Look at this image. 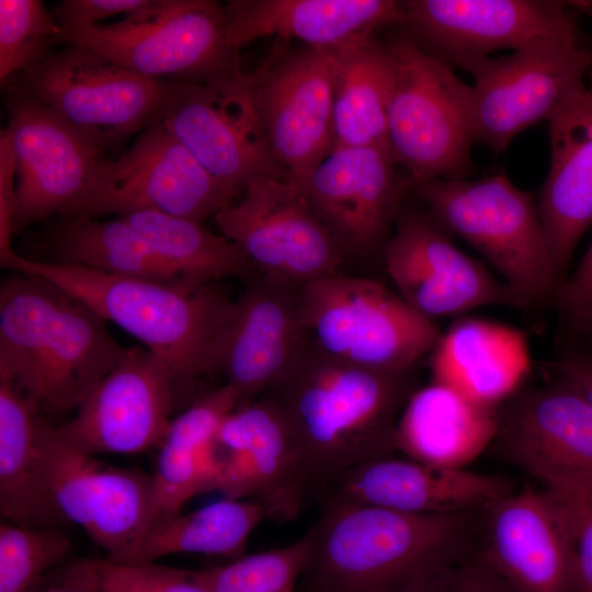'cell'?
I'll use <instances>...</instances> for the list:
<instances>
[{"instance_id":"7a4b0ae2","label":"cell","mask_w":592,"mask_h":592,"mask_svg":"<svg viewBox=\"0 0 592 592\" xmlns=\"http://www.w3.org/2000/svg\"><path fill=\"white\" fill-rule=\"evenodd\" d=\"M482 508L409 514L321 503L305 533L307 557L294 592H409L443 561L474 545Z\"/></svg>"},{"instance_id":"52a82bcc","label":"cell","mask_w":592,"mask_h":592,"mask_svg":"<svg viewBox=\"0 0 592 592\" xmlns=\"http://www.w3.org/2000/svg\"><path fill=\"white\" fill-rule=\"evenodd\" d=\"M307 345L360 367L408 373L432 352L435 323L384 285L341 273L300 289Z\"/></svg>"},{"instance_id":"bcb514c9","label":"cell","mask_w":592,"mask_h":592,"mask_svg":"<svg viewBox=\"0 0 592 592\" xmlns=\"http://www.w3.org/2000/svg\"><path fill=\"white\" fill-rule=\"evenodd\" d=\"M577 333H584L592 341V307L582 320Z\"/></svg>"},{"instance_id":"30bf717a","label":"cell","mask_w":592,"mask_h":592,"mask_svg":"<svg viewBox=\"0 0 592 592\" xmlns=\"http://www.w3.org/2000/svg\"><path fill=\"white\" fill-rule=\"evenodd\" d=\"M458 68L474 79V141L500 153L522 130L547 121L585 88V77L592 69V45L582 34L548 37L508 56L468 59Z\"/></svg>"},{"instance_id":"9a60e30c","label":"cell","mask_w":592,"mask_h":592,"mask_svg":"<svg viewBox=\"0 0 592 592\" xmlns=\"http://www.w3.org/2000/svg\"><path fill=\"white\" fill-rule=\"evenodd\" d=\"M1 84L15 162L18 234L50 217L71 216L106 149L12 82Z\"/></svg>"},{"instance_id":"c3c4849f","label":"cell","mask_w":592,"mask_h":592,"mask_svg":"<svg viewBox=\"0 0 592 592\" xmlns=\"http://www.w3.org/2000/svg\"><path fill=\"white\" fill-rule=\"evenodd\" d=\"M592 3V1H590Z\"/></svg>"},{"instance_id":"83f0119b","label":"cell","mask_w":592,"mask_h":592,"mask_svg":"<svg viewBox=\"0 0 592 592\" xmlns=\"http://www.w3.org/2000/svg\"><path fill=\"white\" fill-rule=\"evenodd\" d=\"M530 366L525 334L481 318L456 320L432 351L433 382L490 409L516 394Z\"/></svg>"},{"instance_id":"d6986e66","label":"cell","mask_w":592,"mask_h":592,"mask_svg":"<svg viewBox=\"0 0 592 592\" xmlns=\"http://www.w3.org/2000/svg\"><path fill=\"white\" fill-rule=\"evenodd\" d=\"M179 394L175 376L163 360L147 349H127L87 394L72 419L56 429L92 455L144 452L162 444Z\"/></svg>"},{"instance_id":"7bdbcfd3","label":"cell","mask_w":592,"mask_h":592,"mask_svg":"<svg viewBox=\"0 0 592 592\" xmlns=\"http://www.w3.org/2000/svg\"><path fill=\"white\" fill-rule=\"evenodd\" d=\"M15 162L9 136L0 132V257L13 251L11 238L15 217Z\"/></svg>"},{"instance_id":"d6a6232c","label":"cell","mask_w":592,"mask_h":592,"mask_svg":"<svg viewBox=\"0 0 592 592\" xmlns=\"http://www.w3.org/2000/svg\"><path fill=\"white\" fill-rule=\"evenodd\" d=\"M266 517L253 499H230L201 509L158 519L128 551L107 558L118 563H148L174 554H203L237 559Z\"/></svg>"},{"instance_id":"3957f363","label":"cell","mask_w":592,"mask_h":592,"mask_svg":"<svg viewBox=\"0 0 592 592\" xmlns=\"http://www.w3.org/2000/svg\"><path fill=\"white\" fill-rule=\"evenodd\" d=\"M0 263L49 282L141 341L170 366L181 394H189L201 376L218 372L235 300L216 283L113 275L14 250Z\"/></svg>"},{"instance_id":"d590c367","label":"cell","mask_w":592,"mask_h":592,"mask_svg":"<svg viewBox=\"0 0 592 592\" xmlns=\"http://www.w3.org/2000/svg\"><path fill=\"white\" fill-rule=\"evenodd\" d=\"M65 573L89 592H210L206 570H185L156 562L118 563L81 559Z\"/></svg>"},{"instance_id":"f546056e","label":"cell","mask_w":592,"mask_h":592,"mask_svg":"<svg viewBox=\"0 0 592 592\" xmlns=\"http://www.w3.org/2000/svg\"><path fill=\"white\" fill-rule=\"evenodd\" d=\"M41 412L19 389L0 382V511L12 524L66 523L45 483L38 444Z\"/></svg>"},{"instance_id":"6da1fadb","label":"cell","mask_w":592,"mask_h":592,"mask_svg":"<svg viewBox=\"0 0 592 592\" xmlns=\"http://www.w3.org/2000/svg\"><path fill=\"white\" fill-rule=\"evenodd\" d=\"M409 373L360 367L307 345L264 394L291 422L310 499L344 473L396 451L397 421L413 392Z\"/></svg>"},{"instance_id":"e0dca14e","label":"cell","mask_w":592,"mask_h":592,"mask_svg":"<svg viewBox=\"0 0 592 592\" xmlns=\"http://www.w3.org/2000/svg\"><path fill=\"white\" fill-rule=\"evenodd\" d=\"M217 490L260 502L266 517L288 522L310 499L305 463L291 422L271 396L236 408L214 444Z\"/></svg>"},{"instance_id":"ba28073f","label":"cell","mask_w":592,"mask_h":592,"mask_svg":"<svg viewBox=\"0 0 592 592\" xmlns=\"http://www.w3.org/2000/svg\"><path fill=\"white\" fill-rule=\"evenodd\" d=\"M224 4L214 0H150L117 22L64 37L148 79L200 82L240 68L226 38Z\"/></svg>"},{"instance_id":"8fae6325","label":"cell","mask_w":592,"mask_h":592,"mask_svg":"<svg viewBox=\"0 0 592 592\" xmlns=\"http://www.w3.org/2000/svg\"><path fill=\"white\" fill-rule=\"evenodd\" d=\"M214 218L260 275L301 286L340 273L344 251L288 173L250 179Z\"/></svg>"},{"instance_id":"484cf974","label":"cell","mask_w":592,"mask_h":592,"mask_svg":"<svg viewBox=\"0 0 592 592\" xmlns=\"http://www.w3.org/2000/svg\"><path fill=\"white\" fill-rule=\"evenodd\" d=\"M550 163L537 207L562 284L592 225V69L585 88L548 118Z\"/></svg>"},{"instance_id":"4dcf8cb0","label":"cell","mask_w":592,"mask_h":592,"mask_svg":"<svg viewBox=\"0 0 592 592\" xmlns=\"http://www.w3.org/2000/svg\"><path fill=\"white\" fill-rule=\"evenodd\" d=\"M46 261L157 281L181 277L121 218L56 217L32 241Z\"/></svg>"},{"instance_id":"e575fe53","label":"cell","mask_w":592,"mask_h":592,"mask_svg":"<svg viewBox=\"0 0 592 592\" xmlns=\"http://www.w3.org/2000/svg\"><path fill=\"white\" fill-rule=\"evenodd\" d=\"M71 551L58 526L0 525V592H27L59 567Z\"/></svg>"},{"instance_id":"ffe728a7","label":"cell","mask_w":592,"mask_h":592,"mask_svg":"<svg viewBox=\"0 0 592 592\" xmlns=\"http://www.w3.org/2000/svg\"><path fill=\"white\" fill-rule=\"evenodd\" d=\"M384 258L399 296L431 320L486 305L519 307L509 286L457 248L425 210L399 213Z\"/></svg>"},{"instance_id":"f35d334b","label":"cell","mask_w":592,"mask_h":592,"mask_svg":"<svg viewBox=\"0 0 592 592\" xmlns=\"http://www.w3.org/2000/svg\"><path fill=\"white\" fill-rule=\"evenodd\" d=\"M542 482L574 548L578 592H592V476L566 475Z\"/></svg>"},{"instance_id":"74e56055","label":"cell","mask_w":592,"mask_h":592,"mask_svg":"<svg viewBox=\"0 0 592 592\" xmlns=\"http://www.w3.org/2000/svg\"><path fill=\"white\" fill-rule=\"evenodd\" d=\"M307 550L305 534L286 546L206 569L210 592H294Z\"/></svg>"},{"instance_id":"5bb4252c","label":"cell","mask_w":592,"mask_h":592,"mask_svg":"<svg viewBox=\"0 0 592 592\" xmlns=\"http://www.w3.org/2000/svg\"><path fill=\"white\" fill-rule=\"evenodd\" d=\"M234 198L259 174L287 173L274 160L241 67L200 82H177L159 117Z\"/></svg>"},{"instance_id":"836d02e7","label":"cell","mask_w":592,"mask_h":592,"mask_svg":"<svg viewBox=\"0 0 592 592\" xmlns=\"http://www.w3.org/2000/svg\"><path fill=\"white\" fill-rule=\"evenodd\" d=\"M181 277L216 283L226 277L248 282L259 275L240 248L202 221L156 210L119 215Z\"/></svg>"},{"instance_id":"7dc6e473","label":"cell","mask_w":592,"mask_h":592,"mask_svg":"<svg viewBox=\"0 0 592 592\" xmlns=\"http://www.w3.org/2000/svg\"><path fill=\"white\" fill-rule=\"evenodd\" d=\"M568 4L587 14L592 20V3L590 1H569Z\"/></svg>"},{"instance_id":"ac0fdd59","label":"cell","mask_w":592,"mask_h":592,"mask_svg":"<svg viewBox=\"0 0 592 592\" xmlns=\"http://www.w3.org/2000/svg\"><path fill=\"white\" fill-rule=\"evenodd\" d=\"M401 4L403 31L451 68L496 50L514 52L543 38L582 34L562 1L409 0Z\"/></svg>"},{"instance_id":"d4e9b609","label":"cell","mask_w":592,"mask_h":592,"mask_svg":"<svg viewBox=\"0 0 592 592\" xmlns=\"http://www.w3.org/2000/svg\"><path fill=\"white\" fill-rule=\"evenodd\" d=\"M512 489V482L501 476L387 456L344 473L318 500L409 514H444L483 508Z\"/></svg>"},{"instance_id":"b9f144b4","label":"cell","mask_w":592,"mask_h":592,"mask_svg":"<svg viewBox=\"0 0 592 592\" xmlns=\"http://www.w3.org/2000/svg\"><path fill=\"white\" fill-rule=\"evenodd\" d=\"M569 333H576L592 307V241L573 275L566 280L557 295Z\"/></svg>"},{"instance_id":"4316f807","label":"cell","mask_w":592,"mask_h":592,"mask_svg":"<svg viewBox=\"0 0 592 592\" xmlns=\"http://www.w3.org/2000/svg\"><path fill=\"white\" fill-rule=\"evenodd\" d=\"M224 7L227 43L238 52L267 36L333 50L403 22L401 1L392 0H228Z\"/></svg>"},{"instance_id":"7402d4cb","label":"cell","mask_w":592,"mask_h":592,"mask_svg":"<svg viewBox=\"0 0 592 592\" xmlns=\"http://www.w3.org/2000/svg\"><path fill=\"white\" fill-rule=\"evenodd\" d=\"M479 548L515 592H578L571 538L544 490L525 487L486 504Z\"/></svg>"},{"instance_id":"cb8c5ba5","label":"cell","mask_w":592,"mask_h":592,"mask_svg":"<svg viewBox=\"0 0 592 592\" xmlns=\"http://www.w3.org/2000/svg\"><path fill=\"white\" fill-rule=\"evenodd\" d=\"M497 446L540 481L592 476V408L565 377L514 395L499 414Z\"/></svg>"},{"instance_id":"2e32d148","label":"cell","mask_w":592,"mask_h":592,"mask_svg":"<svg viewBox=\"0 0 592 592\" xmlns=\"http://www.w3.org/2000/svg\"><path fill=\"white\" fill-rule=\"evenodd\" d=\"M334 56L306 46L277 47L248 72L275 162L298 183L335 147Z\"/></svg>"},{"instance_id":"60d3db41","label":"cell","mask_w":592,"mask_h":592,"mask_svg":"<svg viewBox=\"0 0 592 592\" xmlns=\"http://www.w3.org/2000/svg\"><path fill=\"white\" fill-rule=\"evenodd\" d=\"M149 3L150 0H64L50 12L61 31L57 44L64 37L102 24L107 18L126 16Z\"/></svg>"},{"instance_id":"7c38bea8","label":"cell","mask_w":592,"mask_h":592,"mask_svg":"<svg viewBox=\"0 0 592 592\" xmlns=\"http://www.w3.org/2000/svg\"><path fill=\"white\" fill-rule=\"evenodd\" d=\"M38 444L48 493L65 522L80 526L107 558L141 540L157 520L152 475L99 460L42 415Z\"/></svg>"},{"instance_id":"4fadbf2b","label":"cell","mask_w":592,"mask_h":592,"mask_svg":"<svg viewBox=\"0 0 592 592\" xmlns=\"http://www.w3.org/2000/svg\"><path fill=\"white\" fill-rule=\"evenodd\" d=\"M234 197L159 118L116 160H102L68 217L156 210L203 221Z\"/></svg>"},{"instance_id":"ab89813d","label":"cell","mask_w":592,"mask_h":592,"mask_svg":"<svg viewBox=\"0 0 592 592\" xmlns=\"http://www.w3.org/2000/svg\"><path fill=\"white\" fill-rule=\"evenodd\" d=\"M409 592H515L474 545L449 557Z\"/></svg>"},{"instance_id":"1f68e13d","label":"cell","mask_w":592,"mask_h":592,"mask_svg":"<svg viewBox=\"0 0 592 592\" xmlns=\"http://www.w3.org/2000/svg\"><path fill=\"white\" fill-rule=\"evenodd\" d=\"M332 53L335 147L388 148L387 117L394 86L388 44L372 36Z\"/></svg>"},{"instance_id":"277c9868","label":"cell","mask_w":592,"mask_h":592,"mask_svg":"<svg viewBox=\"0 0 592 592\" xmlns=\"http://www.w3.org/2000/svg\"><path fill=\"white\" fill-rule=\"evenodd\" d=\"M106 321L49 282L23 273L0 288V382L39 410H76L124 357Z\"/></svg>"},{"instance_id":"f6af8a7d","label":"cell","mask_w":592,"mask_h":592,"mask_svg":"<svg viewBox=\"0 0 592 592\" xmlns=\"http://www.w3.org/2000/svg\"><path fill=\"white\" fill-rule=\"evenodd\" d=\"M27 592H89L72 581L65 572L56 583L45 584L44 580Z\"/></svg>"},{"instance_id":"f1b7e54d","label":"cell","mask_w":592,"mask_h":592,"mask_svg":"<svg viewBox=\"0 0 592 592\" xmlns=\"http://www.w3.org/2000/svg\"><path fill=\"white\" fill-rule=\"evenodd\" d=\"M498 421L497 409L432 382L407 400L396 425V449L423 464L464 468L494 440Z\"/></svg>"},{"instance_id":"5b68a950","label":"cell","mask_w":592,"mask_h":592,"mask_svg":"<svg viewBox=\"0 0 592 592\" xmlns=\"http://www.w3.org/2000/svg\"><path fill=\"white\" fill-rule=\"evenodd\" d=\"M412 190L437 225L467 241L503 276L519 307L557 298L562 281L537 203L504 172L480 180L435 179Z\"/></svg>"},{"instance_id":"9c48e42d","label":"cell","mask_w":592,"mask_h":592,"mask_svg":"<svg viewBox=\"0 0 592 592\" xmlns=\"http://www.w3.org/2000/svg\"><path fill=\"white\" fill-rule=\"evenodd\" d=\"M7 81L105 149L151 126L177 83L145 78L77 45L53 52Z\"/></svg>"},{"instance_id":"ee69618b","label":"cell","mask_w":592,"mask_h":592,"mask_svg":"<svg viewBox=\"0 0 592 592\" xmlns=\"http://www.w3.org/2000/svg\"><path fill=\"white\" fill-rule=\"evenodd\" d=\"M551 367L573 384L592 408V352H570Z\"/></svg>"},{"instance_id":"8d00e7d4","label":"cell","mask_w":592,"mask_h":592,"mask_svg":"<svg viewBox=\"0 0 592 592\" xmlns=\"http://www.w3.org/2000/svg\"><path fill=\"white\" fill-rule=\"evenodd\" d=\"M61 31L39 0L0 1L1 83L52 54Z\"/></svg>"},{"instance_id":"8992f818","label":"cell","mask_w":592,"mask_h":592,"mask_svg":"<svg viewBox=\"0 0 592 592\" xmlns=\"http://www.w3.org/2000/svg\"><path fill=\"white\" fill-rule=\"evenodd\" d=\"M394 86L387 147L412 184L468 179L471 159V86L424 52L405 31L388 43Z\"/></svg>"},{"instance_id":"44dd1931","label":"cell","mask_w":592,"mask_h":592,"mask_svg":"<svg viewBox=\"0 0 592 592\" xmlns=\"http://www.w3.org/2000/svg\"><path fill=\"white\" fill-rule=\"evenodd\" d=\"M386 147H335L299 183L314 213L342 250L377 248L413 184Z\"/></svg>"},{"instance_id":"603a6c76","label":"cell","mask_w":592,"mask_h":592,"mask_svg":"<svg viewBox=\"0 0 592 592\" xmlns=\"http://www.w3.org/2000/svg\"><path fill=\"white\" fill-rule=\"evenodd\" d=\"M301 286L259 274L235 300L218 371L235 390L237 408L264 395L306 349Z\"/></svg>"}]
</instances>
